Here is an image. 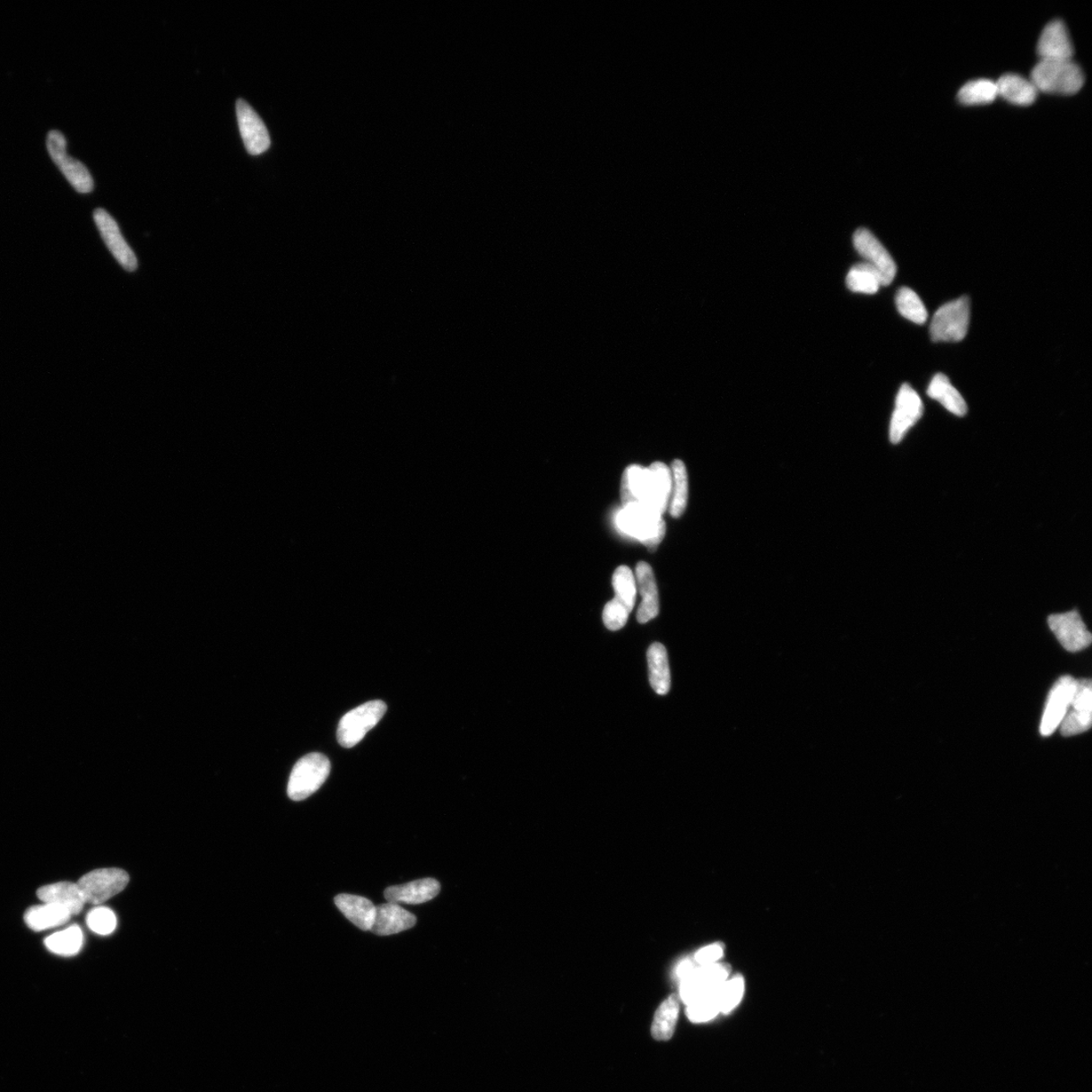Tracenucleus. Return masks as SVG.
I'll return each instance as SVG.
<instances>
[{
  "label": "nucleus",
  "instance_id": "nucleus-37",
  "mask_svg": "<svg viewBox=\"0 0 1092 1092\" xmlns=\"http://www.w3.org/2000/svg\"><path fill=\"white\" fill-rule=\"evenodd\" d=\"M629 614H631V611L627 610L617 600L613 599L605 606L603 611L604 625L612 632L619 631V629L625 626Z\"/></svg>",
  "mask_w": 1092,
  "mask_h": 1092
},
{
  "label": "nucleus",
  "instance_id": "nucleus-31",
  "mask_svg": "<svg viewBox=\"0 0 1092 1092\" xmlns=\"http://www.w3.org/2000/svg\"><path fill=\"white\" fill-rule=\"evenodd\" d=\"M846 284L852 292L866 294L876 293L881 286L878 273L865 262L858 263L851 268Z\"/></svg>",
  "mask_w": 1092,
  "mask_h": 1092
},
{
  "label": "nucleus",
  "instance_id": "nucleus-10",
  "mask_svg": "<svg viewBox=\"0 0 1092 1092\" xmlns=\"http://www.w3.org/2000/svg\"><path fill=\"white\" fill-rule=\"evenodd\" d=\"M923 414V405L921 397L908 384L900 388L896 397L895 409L891 418L890 441L897 444L902 441L910 430Z\"/></svg>",
  "mask_w": 1092,
  "mask_h": 1092
},
{
  "label": "nucleus",
  "instance_id": "nucleus-18",
  "mask_svg": "<svg viewBox=\"0 0 1092 1092\" xmlns=\"http://www.w3.org/2000/svg\"><path fill=\"white\" fill-rule=\"evenodd\" d=\"M440 892V882L425 878L389 887L385 891V897L388 903L421 904L433 899Z\"/></svg>",
  "mask_w": 1092,
  "mask_h": 1092
},
{
  "label": "nucleus",
  "instance_id": "nucleus-36",
  "mask_svg": "<svg viewBox=\"0 0 1092 1092\" xmlns=\"http://www.w3.org/2000/svg\"><path fill=\"white\" fill-rule=\"evenodd\" d=\"M87 926L100 936L113 934L117 928V918L113 911L108 907H95L87 914Z\"/></svg>",
  "mask_w": 1092,
  "mask_h": 1092
},
{
  "label": "nucleus",
  "instance_id": "nucleus-9",
  "mask_svg": "<svg viewBox=\"0 0 1092 1092\" xmlns=\"http://www.w3.org/2000/svg\"><path fill=\"white\" fill-rule=\"evenodd\" d=\"M729 971L727 964L715 963L712 965L698 966L691 975L682 980L681 1000L689 1004L719 991L727 982Z\"/></svg>",
  "mask_w": 1092,
  "mask_h": 1092
},
{
  "label": "nucleus",
  "instance_id": "nucleus-15",
  "mask_svg": "<svg viewBox=\"0 0 1092 1092\" xmlns=\"http://www.w3.org/2000/svg\"><path fill=\"white\" fill-rule=\"evenodd\" d=\"M239 129L246 150L251 155L265 153L270 147L267 127L249 103L238 100L236 105Z\"/></svg>",
  "mask_w": 1092,
  "mask_h": 1092
},
{
  "label": "nucleus",
  "instance_id": "nucleus-21",
  "mask_svg": "<svg viewBox=\"0 0 1092 1092\" xmlns=\"http://www.w3.org/2000/svg\"><path fill=\"white\" fill-rule=\"evenodd\" d=\"M339 911L357 928L371 930L376 918V908L371 900L352 895H339L334 899Z\"/></svg>",
  "mask_w": 1092,
  "mask_h": 1092
},
{
  "label": "nucleus",
  "instance_id": "nucleus-33",
  "mask_svg": "<svg viewBox=\"0 0 1092 1092\" xmlns=\"http://www.w3.org/2000/svg\"><path fill=\"white\" fill-rule=\"evenodd\" d=\"M895 302L898 312L906 318L907 320L919 325L927 322L928 310L918 296V293L913 290L908 288L900 289L896 293Z\"/></svg>",
  "mask_w": 1092,
  "mask_h": 1092
},
{
  "label": "nucleus",
  "instance_id": "nucleus-26",
  "mask_svg": "<svg viewBox=\"0 0 1092 1092\" xmlns=\"http://www.w3.org/2000/svg\"><path fill=\"white\" fill-rule=\"evenodd\" d=\"M680 1012V1000L677 994L669 995L660 1004L651 1025V1035L657 1041H668L674 1035Z\"/></svg>",
  "mask_w": 1092,
  "mask_h": 1092
},
{
  "label": "nucleus",
  "instance_id": "nucleus-34",
  "mask_svg": "<svg viewBox=\"0 0 1092 1092\" xmlns=\"http://www.w3.org/2000/svg\"><path fill=\"white\" fill-rule=\"evenodd\" d=\"M722 986V985H721ZM720 990L687 1004V1017L692 1023H704L721 1014Z\"/></svg>",
  "mask_w": 1092,
  "mask_h": 1092
},
{
  "label": "nucleus",
  "instance_id": "nucleus-4",
  "mask_svg": "<svg viewBox=\"0 0 1092 1092\" xmlns=\"http://www.w3.org/2000/svg\"><path fill=\"white\" fill-rule=\"evenodd\" d=\"M970 324V300L962 297L939 308L931 319L930 334L934 342H959L966 337Z\"/></svg>",
  "mask_w": 1092,
  "mask_h": 1092
},
{
  "label": "nucleus",
  "instance_id": "nucleus-8",
  "mask_svg": "<svg viewBox=\"0 0 1092 1092\" xmlns=\"http://www.w3.org/2000/svg\"><path fill=\"white\" fill-rule=\"evenodd\" d=\"M852 243L865 263L878 273L881 285L887 286L894 282L897 273L896 263L870 231L858 229L852 237Z\"/></svg>",
  "mask_w": 1092,
  "mask_h": 1092
},
{
  "label": "nucleus",
  "instance_id": "nucleus-5",
  "mask_svg": "<svg viewBox=\"0 0 1092 1092\" xmlns=\"http://www.w3.org/2000/svg\"><path fill=\"white\" fill-rule=\"evenodd\" d=\"M387 712L382 701H371L349 712L340 721L337 738L345 747H354L380 721Z\"/></svg>",
  "mask_w": 1092,
  "mask_h": 1092
},
{
  "label": "nucleus",
  "instance_id": "nucleus-20",
  "mask_svg": "<svg viewBox=\"0 0 1092 1092\" xmlns=\"http://www.w3.org/2000/svg\"><path fill=\"white\" fill-rule=\"evenodd\" d=\"M37 896L43 904L60 905L71 915L81 913L85 904L84 899L77 883L58 882L46 885L37 891Z\"/></svg>",
  "mask_w": 1092,
  "mask_h": 1092
},
{
  "label": "nucleus",
  "instance_id": "nucleus-14",
  "mask_svg": "<svg viewBox=\"0 0 1092 1092\" xmlns=\"http://www.w3.org/2000/svg\"><path fill=\"white\" fill-rule=\"evenodd\" d=\"M95 224L105 241L109 250L127 271H135L138 267V260L131 247L127 245L118 225L113 217L102 209L95 210L93 214Z\"/></svg>",
  "mask_w": 1092,
  "mask_h": 1092
},
{
  "label": "nucleus",
  "instance_id": "nucleus-12",
  "mask_svg": "<svg viewBox=\"0 0 1092 1092\" xmlns=\"http://www.w3.org/2000/svg\"><path fill=\"white\" fill-rule=\"evenodd\" d=\"M1048 625L1059 642L1068 651H1080L1089 647L1091 643V634L1079 611L1053 614L1048 618Z\"/></svg>",
  "mask_w": 1092,
  "mask_h": 1092
},
{
  "label": "nucleus",
  "instance_id": "nucleus-2",
  "mask_svg": "<svg viewBox=\"0 0 1092 1092\" xmlns=\"http://www.w3.org/2000/svg\"><path fill=\"white\" fill-rule=\"evenodd\" d=\"M616 524L621 531L640 540L651 551L657 549L666 534V523L661 515L642 504L627 505L621 509Z\"/></svg>",
  "mask_w": 1092,
  "mask_h": 1092
},
{
  "label": "nucleus",
  "instance_id": "nucleus-3",
  "mask_svg": "<svg viewBox=\"0 0 1092 1092\" xmlns=\"http://www.w3.org/2000/svg\"><path fill=\"white\" fill-rule=\"evenodd\" d=\"M331 764L326 756L309 754L301 758L293 769L288 795L293 801H301L315 793L330 774Z\"/></svg>",
  "mask_w": 1092,
  "mask_h": 1092
},
{
  "label": "nucleus",
  "instance_id": "nucleus-22",
  "mask_svg": "<svg viewBox=\"0 0 1092 1092\" xmlns=\"http://www.w3.org/2000/svg\"><path fill=\"white\" fill-rule=\"evenodd\" d=\"M999 97L1017 106H1030L1037 100L1038 90L1031 81L1017 75L1006 74L996 82Z\"/></svg>",
  "mask_w": 1092,
  "mask_h": 1092
},
{
  "label": "nucleus",
  "instance_id": "nucleus-13",
  "mask_svg": "<svg viewBox=\"0 0 1092 1092\" xmlns=\"http://www.w3.org/2000/svg\"><path fill=\"white\" fill-rule=\"evenodd\" d=\"M1076 683L1078 680L1071 676H1063L1050 690L1040 725L1043 737L1051 736L1061 724L1070 708Z\"/></svg>",
  "mask_w": 1092,
  "mask_h": 1092
},
{
  "label": "nucleus",
  "instance_id": "nucleus-25",
  "mask_svg": "<svg viewBox=\"0 0 1092 1092\" xmlns=\"http://www.w3.org/2000/svg\"><path fill=\"white\" fill-rule=\"evenodd\" d=\"M650 668V682L653 691L659 695H668L671 688V673H669L668 652L663 644L653 643L648 651Z\"/></svg>",
  "mask_w": 1092,
  "mask_h": 1092
},
{
  "label": "nucleus",
  "instance_id": "nucleus-38",
  "mask_svg": "<svg viewBox=\"0 0 1092 1092\" xmlns=\"http://www.w3.org/2000/svg\"><path fill=\"white\" fill-rule=\"evenodd\" d=\"M724 948L721 943H715L704 947L695 955V960L699 966L712 965L722 958Z\"/></svg>",
  "mask_w": 1092,
  "mask_h": 1092
},
{
  "label": "nucleus",
  "instance_id": "nucleus-24",
  "mask_svg": "<svg viewBox=\"0 0 1092 1092\" xmlns=\"http://www.w3.org/2000/svg\"><path fill=\"white\" fill-rule=\"evenodd\" d=\"M71 916L73 915L60 905L43 904L29 908L25 913V922L31 930L41 931L66 924Z\"/></svg>",
  "mask_w": 1092,
  "mask_h": 1092
},
{
  "label": "nucleus",
  "instance_id": "nucleus-19",
  "mask_svg": "<svg viewBox=\"0 0 1092 1092\" xmlns=\"http://www.w3.org/2000/svg\"><path fill=\"white\" fill-rule=\"evenodd\" d=\"M636 583L642 598L637 620L640 624H648L656 618L660 611V600L655 575L647 563H640L636 567Z\"/></svg>",
  "mask_w": 1092,
  "mask_h": 1092
},
{
  "label": "nucleus",
  "instance_id": "nucleus-29",
  "mask_svg": "<svg viewBox=\"0 0 1092 1092\" xmlns=\"http://www.w3.org/2000/svg\"><path fill=\"white\" fill-rule=\"evenodd\" d=\"M999 97L996 83L990 79H977L964 85L958 92V100L962 105H987Z\"/></svg>",
  "mask_w": 1092,
  "mask_h": 1092
},
{
  "label": "nucleus",
  "instance_id": "nucleus-32",
  "mask_svg": "<svg viewBox=\"0 0 1092 1092\" xmlns=\"http://www.w3.org/2000/svg\"><path fill=\"white\" fill-rule=\"evenodd\" d=\"M613 588L616 591L614 599L623 604L625 607L633 611L636 600V581L631 569L626 565H621L617 568L613 575Z\"/></svg>",
  "mask_w": 1092,
  "mask_h": 1092
},
{
  "label": "nucleus",
  "instance_id": "nucleus-28",
  "mask_svg": "<svg viewBox=\"0 0 1092 1092\" xmlns=\"http://www.w3.org/2000/svg\"><path fill=\"white\" fill-rule=\"evenodd\" d=\"M83 934L81 928L71 926L66 930L55 932L45 939V946L50 952L61 956H74L82 950Z\"/></svg>",
  "mask_w": 1092,
  "mask_h": 1092
},
{
  "label": "nucleus",
  "instance_id": "nucleus-17",
  "mask_svg": "<svg viewBox=\"0 0 1092 1092\" xmlns=\"http://www.w3.org/2000/svg\"><path fill=\"white\" fill-rule=\"evenodd\" d=\"M417 922L416 916L402 906L388 903L378 905L371 931L379 936H390L412 929Z\"/></svg>",
  "mask_w": 1092,
  "mask_h": 1092
},
{
  "label": "nucleus",
  "instance_id": "nucleus-16",
  "mask_svg": "<svg viewBox=\"0 0 1092 1092\" xmlns=\"http://www.w3.org/2000/svg\"><path fill=\"white\" fill-rule=\"evenodd\" d=\"M1041 60H1071L1074 54L1070 33L1064 22L1053 21L1043 30L1038 42Z\"/></svg>",
  "mask_w": 1092,
  "mask_h": 1092
},
{
  "label": "nucleus",
  "instance_id": "nucleus-11",
  "mask_svg": "<svg viewBox=\"0 0 1092 1092\" xmlns=\"http://www.w3.org/2000/svg\"><path fill=\"white\" fill-rule=\"evenodd\" d=\"M1092 688L1088 679L1078 680L1070 708L1060 724L1062 736L1080 735L1091 728Z\"/></svg>",
  "mask_w": 1092,
  "mask_h": 1092
},
{
  "label": "nucleus",
  "instance_id": "nucleus-35",
  "mask_svg": "<svg viewBox=\"0 0 1092 1092\" xmlns=\"http://www.w3.org/2000/svg\"><path fill=\"white\" fill-rule=\"evenodd\" d=\"M744 992L745 979L743 976L737 975L728 979L720 988L719 992L722 1014H729L731 1010L735 1009L743 1000Z\"/></svg>",
  "mask_w": 1092,
  "mask_h": 1092
},
{
  "label": "nucleus",
  "instance_id": "nucleus-27",
  "mask_svg": "<svg viewBox=\"0 0 1092 1092\" xmlns=\"http://www.w3.org/2000/svg\"><path fill=\"white\" fill-rule=\"evenodd\" d=\"M672 493L668 510L672 516L677 518L683 515L688 503V475L686 467L682 460H675L671 468Z\"/></svg>",
  "mask_w": 1092,
  "mask_h": 1092
},
{
  "label": "nucleus",
  "instance_id": "nucleus-1",
  "mask_svg": "<svg viewBox=\"0 0 1092 1092\" xmlns=\"http://www.w3.org/2000/svg\"><path fill=\"white\" fill-rule=\"evenodd\" d=\"M1031 82L1038 92L1074 94L1082 89L1084 74L1072 60H1041L1032 71Z\"/></svg>",
  "mask_w": 1092,
  "mask_h": 1092
},
{
  "label": "nucleus",
  "instance_id": "nucleus-23",
  "mask_svg": "<svg viewBox=\"0 0 1092 1092\" xmlns=\"http://www.w3.org/2000/svg\"><path fill=\"white\" fill-rule=\"evenodd\" d=\"M928 396L942 404L948 411L958 417L965 416L968 411L967 404L958 389L952 386L950 380L943 373H937L932 378L927 390Z\"/></svg>",
  "mask_w": 1092,
  "mask_h": 1092
},
{
  "label": "nucleus",
  "instance_id": "nucleus-6",
  "mask_svg": "<svg viewBox=\"0 0 1092 1092\" xmlns=\"http://www.w3.org/2000/svg\"><path fill=\"white\" fill-rule=\"evenodd\" d=\"M129 880V875L122 869L109 868L85 874L77 885L85 904L100 905L121 894Z\"/></svg>",
  "mask_w": 1092,
  "mask_h": 1092
},
{
  "label": "nucleus",
  "instance_id": "nucleus-7",
  "mask_svg": "<svg viewBox=\"0 0 1092 1092\" xmlns=\"http://www.w3.org/2000/svg\"><path fill=\"white\" fill-rule=\"evenodd\" d=\"M47 148L52 161L78 193L89 194L92 191L94 185L89 170L81 162L68 156L67 142L60 132L52 131L48 135Z\"/></svg>",
  "mask_w": 1092,
  "mask_h": 1092
},
{
  "label": "nucleus",
  "instance_id": "nucleus-30",
  "mask_svg": "<svg viewBox=\"0 0 1092 1092\" xmlns=\"http://www.w3.org/2000/svg\"><path fill=\"white\" fill-rule=\"evenodd\" d=\"M652 476L653 496H655L658 511L663 515L668 509L672 493V472L661 462H655L650 467Z\"/></svg>",
  "mask_w": 1092,
  "mask_h": 1092
},
{
  "label": "nucleus",
  "instance_id": "nucleus-39",
  "mask_svg": "<svg viewBox=\"0 0 1092 1092\" xmlns=\"http://www.w3.org/2000/svg\"><path fill=\"white\" fill-rule=\"evenodd\" d=\"M696 968H697V966L695 965V963H692L691 961H684L680 964V966L677 967V977L680 978V980L682 982L683 979L687 978L689 975H691Z\"/></svg>",
  "mask_w": 1092,
  "mask_h": 1092
}]
</instances>
